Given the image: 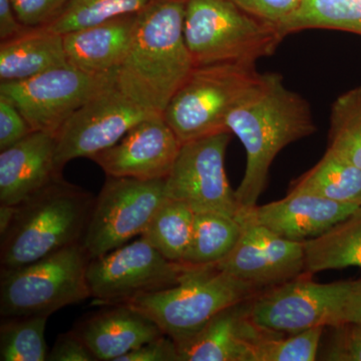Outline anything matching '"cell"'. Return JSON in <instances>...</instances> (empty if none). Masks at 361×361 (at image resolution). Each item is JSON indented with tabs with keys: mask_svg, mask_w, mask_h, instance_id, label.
Listing matches in <instances>:
<instances>
[{
	"mask_svg": "<svg viewBox=\"0 0 361 361\" xmlns=\"http://www.w3.org/2000/svg\"><path fill=\"white\" fill-rule=\"evenodd\" d=\"M241 223L238 243L216 268L260 290L305 274L304 242L285 239L255 223Z\"/></svg>",
	"mask_w": 361,
	"mask_h": 361,
	"instance_id": "5bb4252c",
	"label": "cell"
},
{
	"mask_svg": "<svg viewBox=\"0 0 361 361\" xmlns=\"http://www.w3.org/2000/svg\"><path fill=\"white\" fill-rule=\"evenodd\" d=\"M310 277L305 273L260 292L247 301V317L258 329L278 334L346 323L356 280L317 283Z\"/></svg>",
	"mask_w": 361,
	"mask_h": 361,
	"instance_id": "ba28073f",
	"label": "cell"
},
{
	"mask_svg": "<svg viewBox=\"0 0 361 361\" xmlns=\"http://www.w3.org/2000/svg\"><path fill=\"white\" fill-rule=\"evenodd\" d=\"M186 0H152L135 16L116 87L137 106L163 114L195 63L184 37Z\"/></svg>",
	"mask_w": 361,
	"mask_h": 361,
	"instance_id": "7a4b0ae2",
	"label": "cell"
},
{
	"mask_svg": "<svg viewBox=\"0 0 361 361\" xmlns=\"http://www.w3.org/2000/svg\"><path fill=\"white\" fill-rule=\"evenodd\" d=\"M118 361H180V357L176 342L164 334L142 344Z\"/></svg>",
	"mask_w": 361,
	"mask_h": 361,
	"instance_id": "d590c367",
	"label": "cell"
},
{
	"mask_svg": "<svg viewBox=\"0 0 361 361\" xmlns=\"http://www.w3.org/2000/svg\"><path fill=\"white\" fill-rule=\"evenodd\" d=\"M246 302L227 308L195 336L176 342L180 361H252L254 344L269 331L248 319Z\"/></svg>",
	"mask_w": 361,
	"mask_h": 361,
	"instance_id": "d6986e66",
	"label": "cell"
},
{
	"mask_svg": "<svg viewBox=\"0 0 361 361\" xmlns=\"http://www.w3.org/2000/svg\"><path fill=\"white\" fill-rule=\"evenodd\" d=\"M360 208L317 195L288 193L282 200L243 211L238 220L263 226L285 239L305 242L324 234Z\"/></svg>",
	"mask_w": 361,
	"mask_h": 361,
	"instance_id": "2e32d148",
	"label": "cell"
},
{
	"mask_svg": "<svg viewBox=\"0 0 361 361\" xmlns=\"http://www.w3.org/2000/svg\"><path fill=\"white\" fill-rule=\"evenodd\" d=\"M288 193L317 195L361 207V169L327 149L314 167L293 182Z\"/></svg>",
	"mask_w": 361,
	"mask_h": 361,
	"instance_id": "603a6c76",
	"label": "cell"
},
{
	"mask_svg": "<svg viewBox=\"0 0 361 361\" xmlns=\"http://www.w3.org/2000/svg\"><path fill=\"white\" fill-rule=\"evenodd\" d=\"M356 212H360V213H361V207H360V209H358V210H357V211H356Z\"/></svg>",
	"mask_w": 361,
	"mask_h": 361,
	"instance_id": "ab89813d",
	"label": "cell"
},
{
	"mask_svg": "<svg viewBox=\"0 0 361 361\" xmlns=\"http://www.w3.org/2000/svg\"><path fill=\"white\" fill-rule=\"evenodd\" d=\"M342 30L361 35V0H304L290 18L278 28L282 37L310 30Z\"/></svg>",
	"mask_w": 361,
	"mask_h": 361,
	"instance_id": "484cf974",
	"label": "cell"
},
{
	"mask_svg": "<svg viewBox=\"0 0 361 361\" xmlns=\"http://www.w3.org/2000/svg\"><path fill=\"white\" fill-rule=\"evenodd\" d=\"M194 219L189 204L167 198L141 236L169 260L182 263L191 243Z\"/></svg>",
	"mask_w": 361,
	"mask_h": 361,
	"instance_id": "d4e9b609",
	"label": "cell"
},
{
	"mask_svg": "<svg viewBox=\"0 0 361 361\" xmlns=\"http://www.w3.org/2000/svg\"><path fill=\"white\" fill-rule=\"evenodd\" d=\"M184 37L195 66L256 63L283 39L231 0H186Z\"/></svg>",
	"mask_w": 361,
	"mask_h": 361,
	"instance_id": "5b68a950",
	"label": "cell"
},
{
	"mask_svg": "<svg viewBox=\"0 0 361 361\" xmlns=\"http://www.w3.org/2000/svg\"><path fill=\"white\" fill-rule=\"evenodd\" d=\"M258 75L255 63L196 66L168 104L164 118L182 144L224 132L226 116Z\"/></svg>",
	"mask_w": 361,
	"mask_h": 361,
	"instance_id": "52a82bcc",
	"label": "cell"
},
{
	"mask_svg": "<svg viewBox=\"0 0 361 361\" xmlns=\"http://www.w3.org/2000/svg\"><path fill=\"white\" fill-rule=\"evenodd\" d=\"M305 273L361 268V213L334 226L324 234L304 242Z\"/></svg>",
	"mask_w": 361,
	"mask_h": 361,
	"instance_id": "7402d4cb",
	"label": "cell"
},
{
	"mask_svg": "<svg viewBox=\"0 0 361 361\" xmlns=\"http://www.w3.org/2000/svg\"><path fill=\"white\" fill-rule=\"evenodd\" d=\"M104 307L85 316L73 329L99 361H118L165 334L153 319L129 303Z\"/></svg>",
	"mask_w": 361,
	"mask_h": 361,
	"instance_id": "e0dca14e",
	"label": "cell"
},
{
	"mask_svg": "<svg viewBox=\"0 0 361 361\" xmlns=\"http://www.w3.org/2000/svg\"><path fill=\"white\" fill-rule=\"evenodd\" d=\"M152 0H68L56 20L44 26L59 35L82 30L121 18L135 14Z\"/></svg>",
	"mask_w": 361,
	"mask_h": 361,
	"instance_id": "83f0119b",
	"label": "cell"
},
{
	"mask_svg": "<svg viewBox=\"0 0 361 361\" xmlns=\"http://www.w3.org/2000/svg\"><path fill=\"white\" fill-rule=\"evenodd\" d=\"M135 14L63 35L68 65L92 75H116L129 49Z\"/></svg>",
	"mask_w": 361,
	"mask_h": 361,
	"instance_id": "ffe728a7",
	"label": "cell"
},
{
	"mask_svg": "<svg viewBox=\"0 0 361 361\" xmlns=\"http://www.w3.org/2000/svg\"><path fill=\"white\" fill-rule=\"evenodd\" d=\"M154 111L145 110L116 89L99 92L78 109L56 134V167L68 161L96 156L120 141L133 127Z\"/></svg>",
	"mask_w": 361,
	"mask_h": 361,
	"instance_id": "4fadbf2b",
	"label": "cell"
},
{
	"mask_svg": "<svg viewBox=\"0 0 361 361\" xmlns=\"http://www.w3.org/2000/svg\"><path fill=\"white\" fill-rule=\"evenodd\" d=\"M35 132L9 99L0 96V152L18 144Z\"/></svg>",
	"mask_w": 361,
	"mask_h": 361,
	"instance_id": "836d02e7",
	"label": "cell"
},
{
	"mask_svg": "<svg viewBox=\"0 0 361 361\" xmlns=\"http://www.w3.org/2000/svg\"><path fill=\"white\" fill-rule=\"evenodd\" d=\"M18 20L26 27H44L58 18L68 0H11Z\"/></svg>",
	"mask_w": 361,
	"mask_h": 361,
	"instance_id": "d6a6232c",
	"label": "cell"
},
{
	"mask_svg": "<svg viewBox=\"0 0 361 361\" xmlns=\"http://www.w3.org/2000/svg\"><path fill=\"white\" fill-rule=\"evenodd\" d=\"M240 8L278 30L298 11L304 0H231Z\"/></svg>",
	"mask_w": 361,
	"mask_h": 361,
	"instance_id": "1f68e13d",
	"label": "cell"
},
{
	"mask_svg": "<svg viewBox=\"0 0 361 361\" xmlns=\"http://www.w3.org/2000/svg\"><path fill=\"white\" fill-rule=\"evenodd\" d=\"M49 316L2 318L0 326V360L45 361L49 348L44 332Z\"/></svg>",
	"mask_w": 361,
	"mask_h": 361,
	"instance_id": "4316f807",
	"label": "cell"
},
{
	"mask_svg": "<svg viewBox=\"0 0 361 361\" xmlns=\"http://www.w3.org/2000/svg\"><path fill=\"white\" fill-rule=\"evenodd\" d=\"M361 323V279L356 280L355 290L349 299L346 323Z\"/></svg>",
	"mask_w": 361,
	"mask_h": 361,
	"instance_id": "74e56055",
	"label": "cell"
},
{
	"mask_svg": "<svg viewBox=\"0 0 361 361\" xmlns=\"http://www.w3.org/2000/svg\"><path fill=\"white\" fill-rule=\"evenodd\" d=\"M225 126L246 151L245 174L235 191L241 212L257 205L279 152L315 130L310 104L272 73H259L228 113Z\"/></svg>",
	"mask_w": 361,
	"mask_h": 361,
	"instance_id": "6da1fadb",
	"label": "cell"
},
{
	"mask_svg": "<svg viewBox=\"0 0 361 361\" xmlns=\"http://www.w3.org/2000/svg\"><path fill=\"white\" fill-rule=\"evenodd\" d=\"M49 361H99L75 330L61 334L47 355Z\"/></svg>",
	"mask_w": 361,
	"mask_h": 361,
	"instance_id": "e575fe53",
	"label": "cell"
},
{
	"mask_svg": "<svg viewBox=\"0 0 361 361\" xmlns=\"http://www.w3.org/2000/svg\"><path fill=\"white\" fill-rule=\"evenodd\" d=\"M66 66L63 35L45 27L30 28L0 47L1 82L28 80Z\"/></svg>",
	"mask_w": 361,
	"mask_h": 361,
	"instance_id": "44dd1931",
	"label": "cell"
},
{
	"mask_svg": "<svg viewBox=\"0 0 361 361\" xmlns=\"http://www.w3.org/2000/svg\"><path fill=\"white\" fill-rule=\"evenodd\" d=\"M180 145L163 114H154L90 160L108 177L165 179L174 165Z\"/></svg>",
	"mask_w": 361,
	"mask_h": 361,
	"instance_id": "9a60e30c",
	"label": "cell"
},
{
	"mask_svg": "<svg viewBox=\"0 0 361 361\" xmlns=\"http://www.w3.org/2000/svg\"><path fill=\"white\" fill-rule=\"evenodd\" d=\"M243 224L238 218L217 212H195L191 243L182 263L215 266L227 257L238 243Z\"/></svg>",
	"mask_w": 361,
	"mask_h": 361,
	"instance_id": "cb8c5ba5",
	"label": "cell"
},
{
	"mask_svg": "<svg viewBox=\"0 0 361 361\" xmlns=\"http://www.w3.org/2000/svg\"><path fill=\"white\" fill-rule=\"evenodd\" d=\"M193 266L169 260L144 237L90 259L87 284L94 305L130 302L179 283Z\"/></svg>",
	"mask_w": 361,
	"mask_h": 361,
	"instance_id": "9c48e42d",
	"label": "cell"
},
{
	"mask_svg": "<svg viewBox=\"0 0 361 361\" xmlns=\"http://www.w3.org/2000/svg\"><path fill=\"white\" fill-rule=\"evenodd\" d=\"M90 261L84 246L78 243L23 267L1 271L0 315L49 316L90 298Z\"/></svg>",
	"mask_w": 361,
	"mask_h": 361,
	"instance_id": "8992f818",
	"label": "cell"
},
{
	"mask_svg": "<svg viewBox=\"0 0 361 361\" xmlns=\"http://www.w3.org/2000/svg\"><path fill=\"white\" fill-rule=\"evenodd\" d=\"M16 206L0 204V236L4 234L13 222Z\"/></svg>",
	"mask_w": 361,
	"mask_h": 361,
	"instance_id": "f35d334b",
	"label": "cell"
},
{
	"mask_svg": "<svg viewBox=\"0 0 361 361\" xmlns=\"http://www.w3.org/2000/svg\"><path fill=\"white\" fill-rule=\"evenodd\" d=\"M56 135L32 132L0 152V204L18 206L37 194L54 178Z\"/></svg>",
	"mask_w": 361,
	"mask_h": 361,
	"instance_id": "ac0fdd59",
	"label": "cell"
},
{
	"mask_svg": "<svg viewBox=\"0 0 361 361\" xmlns=\"http://www.w3.org/2000/svg\"><path fill=\"white\" fill-rule=\"evenodd\" d=\"M28 30L18 20L11 0H0V39H1V42L20 37Z\"/></svg>",
	"mask_w": 361,
	"mask_h": 361,
	"instance_id": "8d00e7d4",
	"label": "cell"
},
{
	"mask_svg": "<svg viewBox=\"0 0 361 361\" xmlns=\"http://www.w3.org/2000/svg\"><path fill=\"white\" fill-rule=\"evenodd\" d=\"M262 291L215 266H193L175 286L126 303L149 316L166 336L180 342L195 336L222 311Z\"/></svg>",
	"mask_w": 361,
	"mask_h": 361,
	"instance_id": "277c9868",
	"label": "cell"
},
{
	"mask_svg": "<svg viewBox=\"0 0 361 361\" xmlns=\"http://www.w3.org/2000/svg\"><path fill=\"white\" fill-rule=\"evenodd\" d=\"M334 329V336L322 360L361 361V323H344Z\"/></svg>",
	"mask_w": 361,
	"mask_h": 361,
	"instance_id": "4dcf8cb0",
	"label": "cell"
},
{
	"mask_svg": "<svg viewBox=\"0 0 361 361\" xmlns=\"http://www.w3.org/2000/svg\"><path fill=\"white\" fill-rule=\"evenodd\" d=\"M228 130L183 142L165 179L167 198L189 204L195 212H217L238 218L241 208L225 172Z\"/></svg>",
	"mask_w": 361,
	"mask_h": 361,
	"instance_id": "7c38bea8",
	"label": "cell"
},
{
	"mask_svg": "<svg viewBox=\"0 0 361 361\" xmlns=\"http://www.w3.org/2000/svg\"><path fill=\"white\" fill-rule=\"evenodd\" d=\"M330 123L327 149L361 169V85L334 102Z\"/></svg>",
	"mask_w": 361,
	"mask_h": 361,
	"instance_id": "f1b7e54d",
	"label": "cell"
},
{
	"mask_svg": "<svg viewBox=\"0 0 361 361\" xmlns=\"http://www.w3.org/2000/svg\"><path fill=\"white\" fill-rule=\"evenodd\" d=\"M165 179L106 178L96 197L82 241L90 259L141 236L161 204L167 200Z\"/></svg>",
	"mask_w": 361,
	"mask_h": 361,
	"instance_id": "30bf717a",
	"label": "cell"
},
{
	"mask_svg": "<svg viewBox=\"0 0 361 361\" xmlns=\"http://www.w3.org/2000/svg\"><path fill=\"white\" fill-rule=\"evenodd\" d=\"M323 329L322 326L313 327L288 337L268 332L254 344L252 361L315 360Z\"/></svg>",
	"mask_w": 361,
	"mask_h": 361,
	"instance_id": "f546056e",
	"label": "cell"
},
{
	"mask_svg": "<svg viewBox=\"0 0 361 361\" xmlns=\"http://www.w3.org/2000/svg\"><path fill=\"white\" fill-rule=\"evenodd\" d=\"M116 75H92L70 65L20 82H1L6 97L35 132L56 135L61 126L92 97L116 85Z\"/></svg>",
	"mask_w": 361,
	"mask_h": 361,
	"instance_id": "8fae6325",
	"label": "cell"
},
{
	"mask_svg": "<svg viewBox=\"0 0 361 361\" xmlns=\"http://www.w3.org/2000/svg\"><path fill=\"white\" fill-rule=\"evenodd\" d=\"M96 197L82 188L54 178L37 194L16 206L1 237V271L23 267L82 243Z\"/></svg>",
	"mask_w": 361,
	"mask_h": 361,
	"instance_id": "3957f363",
	"label": "cell"
}]
</instances>
